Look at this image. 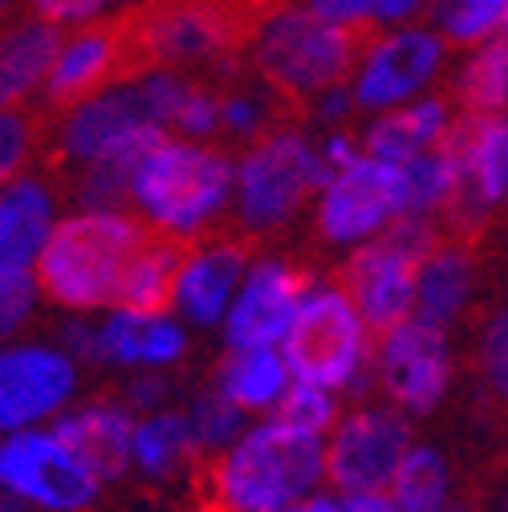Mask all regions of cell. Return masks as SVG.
<instances>
[{
    "instance_id": "603a6c76",
    "label": "cell",
    "mask_w": 508,
    "mask_h": 512,
    "mask_svg": "<svg viewBox=\"0 0 508 512\" xmlns=\"http://www.w3.org/2000/svg\"><path fill=\"white\" fill-rule=\"evenodd\" d=\"M460 110L448 98V90L427 94L403 110L391 114H378V118H362L358 135H362V151L378 163H391V167H407L419 155L443 151L452 143L456 126H460Z\"/></svg>"
},
{
    "instance_id": "ee69618b",
    "label": "cell",
    "mask_w": 508,
    "mask_h": 512,
    "mask_svg": "<svg viewBox=\"0 0 508 512\" xmlns=\"http://www.w3.org/2000/svg\"><path fill=\"white\" fill-rule=\"evenodd\" d=\"M289 512H346V504H342V492L322 488V492H313L309 500H301V504L289 508Z\"/></svg>"
},
{
    "instance_id": "4dcf8cb0",
    "label": "cell",
    "mask_w": 508,
    "mask_h": 512,
    "mask_svg": "<svg viewBox=\"0 0 508 512\" xmlns=\"http://www.w3.org/2000/svg\"><path fill=\"white\" fill-rule=\"evenodd\" d=\"M183 252H187L183 244L147 236V244L139 248V256H135L131 269H126V277H122L118 305L122 309H143V313L171 309L175 281H179V269H183Z\"/></svg>"
},
{
    "instance_id": "74e56055",
    "label": "cell",
    "mask_w": 508,
    "mask_h": 512,
    "mask_svg": "<svg viewBox=\"0 0 508 512\" xmlns=\"http://www.w3.org/2000/svg\"><path fill=\"white\" fill-rule=\"evenodd\" d=\"M37 143H41V126L33 110H0V183L33 171Z\"/></svg>"
},
{
    "instance_id": "6da1fadb",
    "label": "cell",
    "mask_w": 508,
    "mask_h": 512,
    "mask_svg": "<svg viewBox=\"0 0 508 512\" xmlns=\"http://www.w3.org/2000/svg\"><path fill=\"white\" fill-rule=\"evenodd\" d=\"M236 151L224 143H192L163 135L139 163L131 212L139 224L171 244L192 248L232 224Z\"/></svg>"
},
{
    "instance_id": "ba28073f",
    "label": "cell",
    "mask_w": 508,
    "mask_h": 512,
    "mask_svg": "<svg viewBox=\"0 0 508 512\" xmlns=\"http://www.w3.org/2000/svg\"><path fill=\"white\" fill-rule=\"evenodd\" d=\"M159 139L163 126L155 122L135 70L118 78L114 86L98 90L94 98L53 114V131H49L53 159L70 175L114 159H143Z\"/></svg>"
},
{
    "instance_id": "7dc6e473",
    "label": "cell",
    "mask_w": 508,
    "mask_h": 512,
    "mask_svg": "<svg viewBox=\"0 0 508 512\" xmlns=\"http://www.w3.org/2000/svg\"><path fill=\"white\" fill-rule=\"evenodd\" d=\"M456 512H476V508H472V504H460V508H456Z\"/></svg>"
},
{
    "instance_id": "60d3db41",
    "label": "cell",
    "mask_w": 508,
    "mask_h": 512,
    "mask_svg": "<svg viewBox=\"0 0 508 512\" xmlns=\"http://www.w3.org/2000/svg\"><path fill=\"white\" fill-rule=\"evenodd\" d=\"M118 395H122V403L131 407L135 415H155L163 407L183 403V395L175 387V374H135V378H122Z\"/></svg>"
},
{
    "instance_id": "f546056e",
    "label": "cell",
    "mask_w": 508,
    "mask_h": 512,
    "mask_svg": "<svg viewBox=\"0 0 508 512\" xmlns=\"http://www.w3.org/2000/svg\"><path fill=\"white\" fill-rule=\"evenodd\" d=\"M281 118V98L257 82L252 74H240L232 82H220V143L224 147H252L269 131H277Z\"/></svg>"
},
{
    "instance_id": "1f68e13d",
    "label": "cell",
    "mask_w": 508,
    "mask_h": 512,
    "mask_svg": "<svg viewBox=\"0 0 508 512\" xmlns=\"http://www.w3.org/2000/svg\"><path fill=\"white\" fill-rule=\"evenodd\" d=\"M508 0H435L427 5V25L452 49L468 53L504 33Z\"/></svg>"
},
{
    "instance_id": "8fae6325",
    "label": "cell",
    "mask_w": 508,
    "mask_h": 512,
    "mask_svg": "<svg viewBox=\"0 0 508 512\" xmlns=\"http://www.w3.org/2000/svg\"><path fill=\"white\" fill-rule=\"evenodd\" d=\"M448 236L439 224L427 220H399L383 240H374L350 256H342L338 281L362 309L366 326L374 334H387L399 322L415 317V293H419V269L427 252Z\"/></svg>"
},
{
    "instance_id": "9c48e42d",
    "label": "cell",
    "mask_w": 508,
    "mask_h": 512,
    "mask_svg": "<svg viewBox=\"0 0 508 512\" xmlns=\"http://www.w3.org/2000/svg\"><path fill=\"white\" fill-rule=\"evenodd\" d=\"M456 66V49L443 41L427 21L403 25L362 37L354 74H350V94L358 102L362 118H378L403 110L427 94H439Z\"/></svg>"
},
{
    "instance_id": "4316f807",
    "label": "cell",
    "mask_w": 508,
    "mask_h": 512,
    "mask_svg": "<svg viewBox=\"0 0 508 512\" xmlns=\"http://www.w3.org/2000/svg\"><path fill=\"white\" fill-rule=\"evenodd\" d=\"M200 464L204 456L183 403L163 407L155 415H139L131 447V480H139L143 488H171L192 476Z\"/></svg>"
},
{
    "instance_id": "52a82bcc",
    "label": "cell",
    "mask_w": 508,
    "mask_h": 512,
    "mask_svg": "<svg viewBox=\"0 0 508 512\" xmlns=\"http://www.w3.org/2000/svg\"><path fill=\"white\" fill-rule=\"evenodd\" d=\"M131 33V49L139 66H159V70H179L196 74L208 82H232L248 74L244 66V33L228 9L216 5H163L147 9L126 25Z\"/></svg>"
},
{
    "instance_id": "8992f818",
    "label": "cell",
    "mask_w": 508,
    "mask_h": 512,
    "mask_svg": "<svg viewBox=\"0 0 508 512\" xmlns=\"http://www.w3.org/2000/svg\"><path fill=\"white\" fill-rule=\"evenodd\" d=\"M378 334L338 281V273H313L297 322L281 346L289 370L305 387H322L346 403L378 399L374 382Z\"/></svg>"
},
{
    "instance_id": "f6af8a7d",
    "label": "cell",
    "mask_w": 508,
    "mask_h": 512,
    "mask_svg": "<svg viewBox=\"0 0 508 512\" xmlns=\"http://www.w3.org/2000/svg\"><path fill=\"white\" fill-rule=\"evenodd\" d=\"M488 512H508V476H504V484L496 488V496H492V504H488Z\"/></svg>"
},
{
    "instance_id": "3957f363",
    "label": "cell",
    "mask_w": 508,
    "mask_h": 512,
    "mask_svg": "<svg viewBox=\"0 0 508 512\" xmlns=\"http://www.w3.org/2000/svg\"><path fill=\"white\" fill-rule=\"evenodd\" d=\"M147 236L151 232L139 224L135 212L70 208L37 261L45 305L57 317H98L114 309L122 277Z\"/></svg>"
},
{
    "instance_id": "f1b7e54d",
    "label": "cell",
    "mask_w": 508,
    "mask_h": 512,
    "mask_svg": "<svg viewBox=\"0 0 508 512\" xmlns=\"http://www.w3.org/2000/svg\"><path fill=\"white\" fill-rule=\"evenodd\" d=\"M391 496L399 512H456L464 500H460V472L456 460L448 456V447H439L435 439H419L391 484Z\"/></svg>"
},
{
    "instance_id": "5bb4252c",
    "label": "cell",
    "mask_w": 508,
    "mask_h": 512,
    "mask_svg": "<svg viewBox=\"0 0 508 512\" xmlns=\"http://www.w3.org/2000/svg\"><path fill=\"white\" fill-rule=\"evenodd\" d=\"M196 354V334L171 309H106L74 334V358L94 374H175Z\"/></svg>"
},
{
    "instance_id": "2e32d148",
    "label": "cell",
    "mask_w": 508,
    "mask_h": 512,
    "mask_svg": "<svg viewBox=\"0 0 508 512\" xmlns=\"http://www.w3.org/2000/svg\"><path fill=\"white\" fill-rule=\"evenodd\" d=\"M419 443L415 423L387 399L346 403V415L326 439V476L342 496L391 492L407 452Z\"/></svg>"
},
{
    "instance_id": "d6986e66",
    "label": "cell",
    "mask_w": 508,
    "mask_h": 512,
    "mask_svg": "<svg viewBox=\"0 0 508 512\" xmlns=\"http://www.w3.org/2000/svg\"><path fill=\"white\" fill-rule=\"evenodd\" d=\"M448 147L460 163V200H456V212L448 220V236L472 240L504 208V191H508V114H500V118H460Z\"/></svg>"
},
{
    "instance_id": "e575fe53",
    "label": "cell",
    "mask_w": 508,
    "mask_h": 512,
    "mask_svg": "<svg viewBox=\"0 0 508 512\" xmlns=\"http://www.w3.org/2000/svg\"><path fill=\"white\" fill-rule=\"evenodd\" d=\"M309 5L326 21L350 29L354 37H374L427 21V5H419V0H309Z\"/></svg>"
},
{
    "instance_id": "7c38bea8",
    "label": "cell",
    "mask_w": 508,
    "mask_h": 512,
    "mask_svg": "<svg viewBox=\"0 0 508 512\" xmlns=\"http://www.w3.org/2000/svg\"><path fill=\"white\" fill-rule=\"evenodd\" d=\"M86 399V370L53 334H29L0 350V435L53 427Z\"/></svg>"
},
{
    "instance_id": "44dd1931",
    "label": "cell",
    "mask_w": 508,
    "mask_h": 512,
    "mask_svg": "<svg viewBox=\"0 0 508 512\" xmlns=\"http://www.w3.org/2000/svg\"><path fill=\"white\" fill-rule=\"evenodd\" d=\"M131 33L122 25L106 21V25H94V29H78V33H66L61 41V53H57V66L49 74V86L41 94V106L61 114L86 98H94L98 90L114 86L118 78H126L131 70Z\"/></svg>"
},
{
    "instance_id": "d4e9b609",
    "label": "cell",
    "mask_w": 508,
    "mask_h": 512,
    "mask_svg": "<svg viewBox=\"0 0 508 512\" xmlns=\"http://www.w3.org/2000/svg\"><path fill=\"white\" fill-rule=\"evenodd\" d=\"M61 41H66V33L29 9L25 17L9 21L5 37H0V102H5V110H29L33 102H41Z\"/></svg>"
},
{
    "instance_id": "f35d334b",
    "label": "cell",
    "mask_w": 508,
    "mask_h": 512,
    "mask_svg": "<svg viewBox=\"0 0 508 512\" xmlns=\"http://www.w3.org/2000/svg\"><path fill=\"white\" fill-rule=\"evenodd\" d=\"M29 13H37L49 25H57L61 33H78V29L106 25L118 9L106 5V0H33Z\"/></svg>"
},
{
    "instance_id": "484cf974",
    "label": "cell",
    "mask_w": 508,
    "mask_h": 512,
    "mask_svg": "<svg viewBox=\"0 0 508 512\" xmlns=\"http://www.w3.org/2000/svg\"><path fill=\"white\" fill-rule=\"evenodd\" d=\"M204 382L248 419H273L297 378L281 350H220Z\"/></svg>"
},
{
    "instance_id": "e0dca14e",
    "label": "cell",
    "mask_w": 508,
    "mask_h": 512,
    "mask_svg": "<svg viewBox=\"0 0 508 512\" xmlns=\"http://www.w3.org/2000/svg\"><path fill=\"white\" fill-rule=\"evenodd\" d=\"M309 281L313 273L301 261H293V256L277 248L252 252L244 285L220 330V346L224 350H281L301 313Z\"/></svg>"
},
{
    "instance_id": "836d02e7",
    "label": "cell",
    "mask_w": 508,
    "mask_h": 512,
    "mask_svg": "<svg viewBox=\"0 0 508 512\" xmlns=\"http://www.w3.org/2000/svg\"><path fill=\"white\" fill-rule=\"evenodd\" d=\"M472 370L484 399L508 415V301L492 305L472 334Z\"/></svg>"
},
{
    "instance_id": "5b68a950",
    "label": "cell",
    "mask_w": 508,
    "mask_h": 512,
    "mask_svg": "<svg viewBox=\"0 0 508 512\" xmlns=\"http://www.w3.org/2000/svg\"><path fill=\"white\" fill-rule=\"evenodd\" d=\"M330 167L305 122H281L261 143L236 151L232 228L240 240H277L309 220Z\"/></svg>"
},
{
    "instance_id": "ab89813d",
    "label": "cell",
    "mask_w": 508,
    "mask_h": 512,
    "mask_svg": "<svg viewBox=\"0 0 508 512\" xmlns=\"http://www.w3.org/2000/svg\"><path fill=\"white\" fill-rule=\"evenodd\" d=\"M358 118V102L350 94V86H334L326 94H317L313 102L301 106V122L309 126L313 135H326V131H350V122Z\"/></svg>"
},
{
    "instance_id": "83f0119b",
    "label": "cell",
    "mask_w": 508,
    "mask_h": 512,
    "mask_svg": "<svg viewBox=\"0 0 508 512\" xmlns=\"http://www.w3.org/2000/svg\"><path fill=\"white\" fill-rule=\"evenodd\" d=\"M448 98L464 118L508 114V33L456 57L448 74Z\"/></svg>"
},
{
    "instance_id": "c3c4849f",
    "label": "cell",
    "mask_w": 508,
    "mask_h": 512,
    "mask_svg": "<svg viewBox=\"0 0 508 512\" xmlns=\"http://www.w3.org/2000/svg\"><path fill=\"white\" fill-rule=\"evenodd\" d=\"M504 33H508V21H504Z\"/></svg>"
},
{
    "instance_id": "30bf717a",
    "label": "cell",
    "mask_w": 508,
    "mask_h": 512,
    "mask_svg": "<svg viewBox=\"0 0 508 512\" xmlns=\"http://www.w3.org/2000/svg\"><path fill=\"white\" fill-rule=\"evenodd\" d=\"M460 342L423 317H407L395 330L378 334L374 382L378 399L399 407L411 423L435 419L460 387Z\"/></svg>"
},
{
    "instance_id": "ffe728a7",
    "label": "cell",
    "mask_w": 508,
    "mask_h": 512,
    "mask_svg": "<svg viewBox=\"0 0 508 512\" xmlns=\"http://www.w3.org/2000/svg\"><path fill=\"white\" fill-rule=\"evenodd\" d=\"M66 204L70 191L41 167L0 183V273H37Z\"/></svg>"
},
{
    "instance_id": "7402d4cb",
    "label": "cell",
    "mask_w": 508,
    "mask_h": 512,
    "mask_svg": "<svg viewBox=\"0 0 508 512\" xmlns=\"http://www.w3.org/2000/svg\"><path fill=\"white\" fill-rule=\"evenodd\" d=\"M135 423L139 415L122 403L118 391H94L74 411H66L53 431L70 452L98 472L106 488L131 480V447H135Z\"/></svg>"
},
{
    "instance_id": "8d00e7d4",
    "label": "cell",
    "mask_w": 508,
    "mask_h": 512,
    "mask_svg": "<svg viewBox=\"0 0 508 512\" xmlns=\"http://www.w3.org/2000/svg\"><path fill=\"white\" fill-rule=\"evenodd\" d=\"M342 415H346V399H338L322 387H305V382H293L285 407L277 411V419H285L289 427H301V431L322 435V439H330V431L338 427Z\"/></svg>"
},
{
    "instance_id": "d6a6232c",
    "label": "cell",
    "mask_w": 508,
    "mask_h": 512,
    "mask_svg": "<svg viewBox=\"0 0 508 512\" xmlns=\"http://www.w3.org/2000/svg\"><path fill=\"white\" fill-rule=\"evenodd\" d=\"M183 411H187V423H192V435L200 443L204 464L224 456L228 447L248 431V423H252L240 407H232L220 391H212L208 382H200V387H192V391H183Z\"/></svg>"
},
{
    "instance_id": "7bdbcfd3",
    "label": "cell",
    "mask_w": 508,
    "mask_h": 512,
    "mask_svg": "<svg viewBox=\"0 0 508 512\" xmlns=\"http://www.w3.org/2000/svg\"><path fill=\"white\" fill-rule=\"evenodd\" d=\"M342 504L346 512H399L391 492H354V496H342Z\"/></svg>"
},
{
    "instance_id": "d590c367",
    "label": "cell",
    "mask_w": 508,
    "mask_h": 512,
    "mask_svg": "<svg viewBox=\"0 0 508 512\" xmlns=\"http://www.w3.org/2000/svg\"><path fill=\"white\" fill-rule=\"evenodd\" d=\"M41 309L45 293L37 273H0V334H5V342L29 338Z\"/></svg>"
},
{
    "instance_id": "cb8c5ba5",
    "label": "cell",
    "mask_w": 508,
    "mask_h": 512,
    "mask_svg": "<svg viewBox=\"0 0 508 512\" xmlns=\"http://www.w3.org/2000/svg\"><path fill=\"white\" fill-rule=\"evenodd\" d=\"M480 252L464 236H443L419 269V293H415V317L439 326V330H460L476 301H480Z\"/></svg>"
},
{
    "instance_id": "9a60e30c",
    "label": "cell",
    "mask_w": 508,
    "mask_h": 512,
    "mask_svg": "<svg viewBox=\"0 0 508 512\" xmlns=\"http://www.w3.org/2000/svg\"><path fill=\"white\" fill-rule=\"evenodd\" d=\"M0 496H9L21 512H98L106 484L53 427H41L0 435Z\"/></svg>"
},
{
    "instance_id": "277c9868",
    "label": "cell",
    "mask_w": 508,
    "mask_h": 512,
    "mask_svg": "<svg viewBox=\"0 0 508 512\" xmlns=\"http://www.w3.org/2000/svg\"><path fill=\"white\" fill-rule=\"evenodd\" d=\"M362 37L326 21L309 0L305 5H273L248 21L244 66L265 82L281 102H313L334 86H346L354 74Z\"/></svg>"
},
{
    "instance_id": "ac0fdd59",
    "label": "cell",
    "mask_w": 508,
    "mask_h": 512,
    "mask_svg": "<svg viewBox=\"0 0 508 512\" xmlns=\"http://www.w3.org/2000/svg\"><path fill=\"white\" fill-rule=\"evenodd\" d=\"M252 265V248L236 232L208 236L183 252V269L175 281L171 313L192 334H216L224 330L232 301L244 285V273Z\"/></svg>"
},
{
    "instance_id": "4fadbf2b",
    "label": "cell",
    "mask_w": 508,
    "mask_h": 512,
    "mask_svg": "<svg viewBox=\"0 0 508 512\" xmlns=\"http://www.w3.org/2000/svg\"><path fill=\"white\" fill-rule=\"evenodd\" d=\"M399 220H407L403 167L378 163L370 155H362L354 167L330 175L309 212L313 240L330 252H342V256L383 240Z\"/></svg>"
},
{
    "instance_id": "b9f144b4",
    "label": "cell",
    "mask_w": 508,
    "mask_h": 512,
    "mask_svg": "<svg viewBox=\"0 0 508 512\" xmlns=\"http://www.w3.org/2000/svg\"><path fill=\"white\" fill-rule=\"evenodd\" d=\"M317 143H322V159H326V167H330V175H338V171H346V167H354L366 151H362V135L354 131H326V135H317Z\"/></svg>"
},
{
    "instance_id": "bcb514c9",
    "label": "cell",
    "mask_w": 508,
    "mask_h": 512,
    "mask_svg": "<svg viewBox=\"0 0 508 512\" xmlns=\"http://www.w3.org/2000/svg\"><path fill=\"white\" fill-rule=\"evenodd\" d=\"M500 216H504V220H508V191H504V208H500Z\"/></svg>"
},
{
    "instance_id": "7a4b0ae2",
    "label": "cell",
    "mask_w": 508,
    "mask_h": 512,
    "mask_svg": "<svg viewBox=\"0 0 508 512\" xmlns=\"http://www.w3.org/2000/svg\"><path fill=\"white\" fill-rule=\"evenodd\" d=\"M330 488L326 439L285 419H252L224 456L204 464L212 512H289Z\"/></svg>"
}]
</instances>
